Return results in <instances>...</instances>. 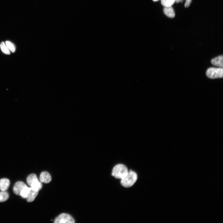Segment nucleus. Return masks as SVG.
<instances>
[{"instance_id": "15", "label": "nucleus", "mask_w": 223, "mask_h": 223, "mask_svg": "<svg viewBox=\"0 0 223 223\" xmlns=\"http://www.w3.org/2000/svg\"><path fill=\"white\" fill-rule=\"evenodd\" d=\"M5 44L10 51L12 52L15 51V46L13 43L10 41H7L5 42Z\"/></svg>"}, {"instance_id": "7", "label": "nucleus", "mask_w": 223, "mask_h": 223, "mask_svg": "<svg viewBox=\"0 0 223 223\" xmlns=\"http://www.w3.org/2000/svg\"><path fill=\"white\" fill-rule=\"evenodd\" d=\"M39 178L41 182L45 183H49L51 180L50 175L48 172L46 171L41 173Z\"/></svg>"}, {"instance_id": "12", "label": "nucleus", "mask_w": 223, "mask_h": 223, "mask_svg": "<svg viewBox=\"0 0 223 223\" xmlns=\"http://www.w3.org/2000/svg\"><path fill=\"white\" fill-rule=\"evenodd\" d=\"M9 197L8 192L5 191L0 192V202H4L7 200Z\"/></svg>"}, {"instance_id": "6", "label": "nucleus", "mask_w": 223, "mask_h": 223, "mask_svg": "<svg viewBox=\"0 0 223 223\" xmlns=\"http://www.w3.org/2000/svg\"><path fill=\"white\" fill-rule=\"evenodd\" d=\"M38 191L35 190L31 187H30L29 192L25 198L27 202H31L33 201L38 194Z\"/></svg>"}, {"instance_id": "18", "label": "nucleus", "mask_w": 223, "mask_h": 223, "mask_svg": "<svg viewBox=\"0 0 223 223\" xmlns=\"http://www.w3.org/2000/svg\"><path fill=\"white\" fill-rule=\"evenodd\" d=\"M192 0H186V2L185 3V7H189L191 2H192Z\"/></svg>"}, {"instance_id": "20", "label": "nucleus", "mask_w": 223, "mask_h": 223, "mask_svg": "<svg viewBox=\"0 0 223 223\" xmlns=\"http://www.w3.org/2000/svg\"><path fill=\"white\" fill-rule=\"evenodd\" d=\"M153 0V1H154V2H156V1H157L159 0Z\"/></svg>"}, {"instance_id": "1", "label": "nucleus", "mask_w": 223, "mask_h": 223, "mask_svg": "<svg viewBox=\"0 0 223 223\" xmlns=\"http://www.w3.org/2000/svg\"><path fill=\"white\" fill-rule=\"evenodd\" d=\"M137 179V173L130 170L127 175L121 179L120 183L122 186L125 187H129L134 185Z\"/></svg>"}, {"instance_id": "11", "label": "nucleus", "mask_w": 223, "mask_h": 223, "mask_svg": "<svg viewBox=\"0 0 223 223\" xmlns=\"http://www.w3.org/2000/svg\"><path fill=\"white\" fill-rule=\"evenodd\" d=\"M30 186L35 190L39 191V190L41 189L42 187V185L41 183L37 179L34 181L32 183Z\"/></svg>"}, {"instance_id": "10", "label": "nucleus", "mask_w": 223, "mask_h": 223, "mask_svg": "<svg viewBox=\"0 0 223 223\" xmlns=\"http://www.w3.org/2000/svg\"><path fill=\"white\" fill-rule=\"evenodd\" d=\"M163 11L165 15L169 18H173L175 16L174 11L171 6L164 7Z\"/></svg>"}, {"instance_id": "4", "label": "nucleus", "mask_w": 223, "mask_h": 223, "mask_svg": "<svg viewBox=\"0 0 223 223\" xmlns=\"http://www.w3.org/2000/svg\"><path fill=\"white\" fill-rule=\"evenodd\" d=\"M55 223H74L75 221L70 215L63 213L56 217L54 219Z\"/></svg>"}, {"instance_id": "9", "label": "nucleus", "mask_w": 223, "mask_h": 223, "mask_svg": "<svg viewBox=\"0 0 223 223\" xmlns=\"http://www.w3.org/2000/svg\"><path fill=\"white\" fill-rule=\"evenodd\" d=\"M223 55H220L216 58L213 59L211 61V63L213 65L223 68Z\"/></svg>"}, {"instance_id": "2", "label": "nucleus", "mask_w": 223, "mask_h": 223, "mask_svg": "<svg viewBox=\"0 0 223 223\" xmlns=\"http://www.w3.org/2000/svg\"><path fill=\"white\" fill-rule=\"evenodd\" d=\"M128 172V169L125 165L118 164L113 168L112 175L116 178L121 179L127 175Z\"/></svg>"}, {"instance_id": "3", "label": "nucleus", "mask_w": 223, "mask_h": 223, "mask_svg": "<svg viewBox=\"0 0 223 223\" xmlns=\"http://www.w3.org/2000/svg\"><path fill=\"white\" fill-rule=\"evenodd\" d=\"M206 74L208 77L211 79L222 78L223 68H209L206 71Z\"/></svg>"}, {"instance_id": "5", "label": "nucleus", "mask_w": 223, "mask_h": 223, "mask_svg": "<svg viewBox=\"0 0 223 223\" xmlns=\"http://www.w3.org/2000/svg\"><path fill=\"white\" fill-rule=\"evenodd\" d=\"M26 186V185L23 182L19 181L16 182L13 188L14 193L17 195H20L21 190Z\"/></svg>"}, {"instance_id": "8", "label": "nucleus", "mask_w": 223, "mask_h": 223, "mask_svg": "<svg viewBox=\"0 0 223 223\" xmlns=\"http://www.w3.org/2000/svg\"><path fill=\"white\" fill-rule=\"evenodd\" d=\"M10 185L9 180L6 178H2L0 180V190L2 191H6Z\"/></svg>"}, {"instance_id": "19", "label": "nucleus", "mask_w": 223, "mask_h": 223, "mask_svg": "<svg viewBox=\"0 0 223 223\" xmlns=\"http://www.w3.org/2000/svg\"><path fill=\"white\" fill-rule=\"evenodd\" d=\"M182 0H175V2L177 3H178L181 2Z\"/></svg>"}, {"instance_id": "13", "label": "nucleus", "mask_w": 223, "mask_h": 223, "mask_svg": "<svg viewBox=\"0 0 223 223\" xmlns=\"http://www.w3.org/2000/svg\"><path fill=\"white\" fill-rule=\"evenodd\" d=\"M38 179L37 176L34 174H31L29 175L27 178V182L30 186L35 180Z\"/></svg>"}, {"instance_id": "17", "label": "nucleus", "mask_w": 223, "mask_h": 223, "mask_svg": "<svg viewBox=\"0 0 223 223\" xmlns=\"http://www.w3.org/2000/svg\"><path fill=\"white\" fill-rule=\"evenodd\" d=\"M175 2V0H161V4L164 7H171Z\"/></svg>"}, {"instance_id": "14", "label": "nucleus", "mask_w": 223, "mask_h": 223, "mask_svg": "<svg viewBox=\"0 0 223 223\" xmlns=\"http://www.w3.org/2000/svg\"><path fill=\"white\" fill-rule=\"evenodd\" d=\"M0 48L2 52L4 53L9 55L10 54V52L6 45L4 42H2L0 44Z\"/></svg>"}, {"instance_id": "16", "label": "nucleus", "mask_w": 223, "mask_h": 223, "mask_svg": "<svg viewBox=\"0 0 223 223\" xmlns=\"http://www.w3.org/2000/svg\"><path fill=\"white\" fill-rule=\"evenodd\" d=\"M30 190V187L28 188L27 186L24 187L20 192V196L23 198H26L27 197Z\"/></svg>"}]
</instances>
